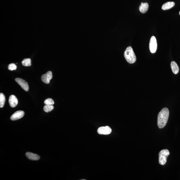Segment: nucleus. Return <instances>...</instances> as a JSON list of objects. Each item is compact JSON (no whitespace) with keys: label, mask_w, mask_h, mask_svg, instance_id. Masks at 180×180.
<instances>
[{"label":"nucleus","mask_w":180,"mask_h":180,"mask_svg":"<svg viewBox=\"0 0 180 180\" xmlns=\"http://www.w3.org/2000/svg\"><path fill=\"white\" fill-rule=\"evenodd\" d=\"M15 80L22 89H23L25 91H27L29 90V86L27 83L24 80L20 78H16L15 79Z\"/></svg>","instance_id":"obj_7"},{"label":"nucleus","mask_w":180,"mask_h":180,"mask_svg":"<svg viewBox=\"0 0 180 180\" xmlns=\"http://www.w3.org/2000/svg\"><path fill=\"white\" fill-rule=\"evenodd\" d=\"M9 103L10 106L12 107H15L18 105V99L13 95H12L9 97Z\"/></svg>","instance_id":"obj_9"},{"label":"nucleus","mask_w":180,"mask_h":180,"mask_svg":"<svg viewBox=\"0 0 180 180\" xmlns=\"http://www.w3.org/2000/svg\"><path fill=\"white\" fill-rule=\"evenodd\" d=\"M170 153L168 149L162 150L159 154V162L161 165H164L167 162V158Z\"/></svg>","instance_id":"obj_3"},{"label":"nucleus","mask_w":180,"mask_h":180,"mask_svg":"<svg viewBox=\"0 0 180 180\" xmlns=\"http://www.w3.org/2000/svg\"><path fill=\"white\" fill-rule=\"evenodd\" d=\"M26 156L29 159L32 160H38L40 158L38 155L30 152L26 153Z\"/></svg>","instance_id":"obj_10"},{"label":"nucleus","mask_w":180,"mask_h":180,"mask_svg":"<svg viewBox=\"0 0 180 180\" xmlns=\"http://www.w3.org/2000/svg\"><path fill=\"white\" fill-rule=\"evenodd\" d=\"M5 98L4 94L1 93H0V107H3L5 105Z\"/></svg>","instance_id":"obj_14"},{"label":"nucleus","mask_w":180,"mask_h":180,"mask_svg":"<svg viewBox=\"0 0 180 180\" xmlns=\"http://www.w3.org/2000/svg\"><path fill=\"white\" fill-rule=\"evenodd\" d=\"M112 132V129L108 126L100 127L98 130V133L100 134L108 135L110 134Z\"/></svg>","instance_id":"obj_5"},{"label":"nucleus","mask_w":180,"mask_h":180,"mask_svg":"<svg viewBox=\"0 0 180 180\" xmlns=\"http://www.w3.org/2000/svg\"><path fill=\"white\" fill-rule=\"evenodd\" d=\"M24 113L23 111L19 110L17 111L14 113L11 117L10 119L12 120H16L22 118L24 116Z\"/></svg>","instance_id":"obj_8"},{"label":"nucleus","mask_w":180,"mask_h":180,"mask_svg":"<svg viewBox=\"0 0 180 180\" xmlns=\"http://www.w3.org/2000/svg\"><path fill=\"white\" fill-rule=\"evenodd\" d=\"M171 67L172 72L174 74H177L179 72V68L177 64L174 61H172L171 63Z\"/></svg>","instance_id":"obj_12"},{"label":"nucleus","mask_w":180,"mask_h":180,"mask_svg":"<svg viewBox=\"0 0 180 180\" xmlns=\"http://www.w3.org/2000/svg\"><path fill=\"white\" fill-rule=\"evenodd\" d=\"M149 49L150 52L152 53H155L157 51V39L155 36H152L149 43Z\"/></svg>","instance_id":"obj_4"},{"label":"nucleus","mask_w":180,"mask_h":180,"mask_svg":"<svg viewBox=\"0 0 180 180\" xmlns=\"http://www.w3.org/2000/svg\"><path fill=\"white\" fill-rule=\"evenodd\" d=\"M52 78V73L51 71H48L46 74H43L41 77L42 81L47 84L49 83Z\"/></svg>","instance_id":"obj_6"},{"label":"nucleus","mask_w":180,"mask_h":180,"mask_svg":"<svg viewBox=\"0 0 180 180\" xmlns=\"http://www.w3.org/2000/svg\"><path fill=\"white\" fill-rule=\"evenodd\" d=\"M179 15H180V11H179Z\"/></svg>","instance_id":"obj_19"},{"label":"nucleus","mask_w":180,"mask_h":180,"mask_svg":"<svg viewBox=\"0 0 180 180\" xmlns=\"http://www.w3.org/2000/svg\"><path fill=\"white\" fill-rule=\"evenodd\" d=\"M17 68V65L14 63H11L8 66V70L10 71H12L13 70H16Z\"/></svg>","instance_id":"obj_18"},{"label":"nucleus","mask_w":180,"mask_h":180,"mask_svg":"<svg viewBox=\"0 0 180 180\" xmlns=\"http://www.w3.org/2000/svg\"><path fill=\"white\" fill-rule=\"evenodd\" d=\"M22 65L25 66H30L31 65V60L30 59H24L22 62Z\"/></svg>","instance_id":"obj_15"},{"label":"nucleus","mask_w":180,"mask_h":180,"mask_svg":"<svg viewBox=\"0 0 180 180\" xmlns=\"http://www.w3.org/2000/svg\"><path fill=\"white\" fill-rule=\"evenodd\" d=\"M149 5L148 3H142L139 7L140 11L142 13H145L148 10Z\"/></svg>","instance_id":"obj_11"},{"label":"nucleus","mask_w":180,"mask_h":180,"mask_svg":"<svg viewBox=\"0 0 180 180\" xmlns=\"http://www.w3.org/2000/svg\"><path fill=\"white\" fill-rule=\"evenodd\" d=\"M124 56L127 62L130 64L134 63L136 61V57L131 46L127 47L124 51Z\"/></svg>","instance_id":"obj_2"},{"label":"nucleus","mask_w":180,"mask_h":180,"mask_svg":"<svg viewBox=\"0 0 180 180\" xmlns=\"http://www.w3.org/2000/svg\"><path fill=\"white\" fill-rule=\"evenodd\" d=\"M54 109V106L53 105H46L44 107V110L46 113H48L53 110Z\"/></svg>","instance_id":"obj_16"},{"label":"nucleus","mask_w":180,"mask_h":180,"mask_svg":"<svg viewBox=\"0 0 180 180\" xmlns=\"http://www.w3.org/2000/svg\"><path fill=\"white\" fill-rule=\"evenodd\" d=\"M169 111L167 108H164L159 112L157 117V125L160 129L163 128L168 122Z\"/></svg>","instance_id":"obj_1"},{"label":"nucleus","mask_w":180,"mask_h":180,"mask_svg":"<svg viewBox=\"0 0 180 180\" xmlns=\"http://www.w3.org/2000/svg\"><path fill=\"white\" fill-rule=\"evenodd\" d=\"M175 5V3L172 2H168L165 3L162 6V9L163 10H167L171 9Z\"/></svg>","instance_id":"obj_13"},{"label":"nucleus","mask_w":180,"mask_h":180,"mask_svg":"<svg viewBox=\"0 0 180 180\" xmlns=\"http://www.w3.org/2000/svg\"><path fill=\"white\" fill-rule=\"evenodd\" d=\"M45 105H53L54 104V102L53 100L50 98L46 99L44 102Z\"/></svg>","instance_id":"obj_17"}]
</instances>
